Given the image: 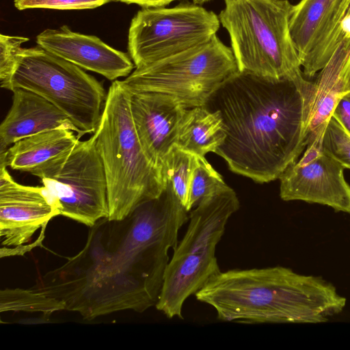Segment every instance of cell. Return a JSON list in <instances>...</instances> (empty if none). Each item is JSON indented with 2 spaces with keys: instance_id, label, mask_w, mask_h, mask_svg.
Instances as JSON below:
<instances>
[{
  "instance_id": "obj_29",
  "label": "cell",
  "mask_w": 350,
  "mask_h": 350,
  "mask_svg": "<svg viewBox=\"0 0 350 350\" xmlns=\"http://www.w3.org/2000/svg\"><path fill=\"white\" fill-rule=\"evenodd\" d=\"M341 79L344 92H350V51L341 72Z\"/></svg>"
},
{
  "instance_id": "obj_8",
  "label": "cell",
  "mask_w": 350,
  "mask_h": 350,
  "mask_svg": "<svg viewBox=\"0 0 350 350\" xmlns=\"http://www.w3.org/2000/svg\"><path fill=\"white\" fill-rule=\"evenodd\" d=\"M239 72L231 47L215 35L203 44L135 68L121 82L131 93L168 94L189 109L204 106L222 83Z\"/></svg>"
},
{
  "instance_id": "obj_30",
  "label": "cell",
  "mask_w": 350,
  "mask_h": 350,
  "mask_svg": "<svg viewBox=\"0 0 350 350\" xmlns=\"http://www.w3.org/2000/svg\"><path fill=\"white\" fill-rule=\"evenodd\" d=\"M212 0H193V3L202 5L205 3L209 2Z\"/></svg>"
},
{
  "instance_id": "obj_20",
  "label": "cell",
  "mask_w": 350,
  "mask_h": 350,
  "mask_svg": "<svg viewBox=\"0 0 350 350\" xmlns=\"http://www.w3.org/2000/svg\"><path fill=\"white\" fill-rule=\"evenodd\" d=\"M65 310L61 301L31 288H6L0 291V311L41 312L51 314Z\"/></svg>"
},
{
  "instance_id": "obj_6",
  "label": "cell",
  "mask_w": 350,
  "mask_h": 350,
  "mask_svg": "<svg viewBox=\"0 0 350 350\" xmlns=\"http://www.w3.org/2000/svg\"><path fill=\"white\" fill-rule=\"evenodd\" d=\"M239 206L235 191L229 187L203 200L190 212L187 229L174 249L155 306L167 318L183 319L187 299L221 271L216 246Z\"/></svg>"
},
{
  "instance_id": "obj_23",
  "label": "cell",
  "mask_w": 350,
  "mask_h": 350,
  "mask_svg": "<svg viewBox=\"0 0 350 350\" xmlns=\"http://www.w3.org/2000/svg\"><path fill=\"white\" fill-rule=\"evenodd\" d=\"M322 149L350 169V135L333 116L326 127Z\"/></svg>"
},
{
  "instance_id": "obj_17",
  "label": "cell",
  "mask_w": 350,
  "mask_h": 350,
  "mask_svg": "<svg viewBox=\"0 0 350 350\" xmlns=\"http://www.w3.org/2000/svg\"><path fill=\"white\" fill-rule=\"evenodd\" d=\"M75 131L56 129L25 137L0 154V161L12 170L41 178L72 151L79 140Z\"/></svg>"
},
{
  "instance_id": "obj_3",
  "label": "cell",
  "mask_w": 350,
  "mask_h": 350,
  "mask_svg": "<svg viewBox=\"0 0 350 350\" xmlns=\"http://www.w3.org/2000/svg\"><path fill=\"white\" fill-rule=\"evenodd\" d=\"M195 295L218 319L243 323H325L346 305L332 284L282 266L220 271Z\"/></svg>"
},
{
  "instance_id": "obj_28",
  "label": "cell",
  "mask_w": 350,
  "mask_h": 350,
  "mask_svg": "<svg viewBox=\"0 0 350 350\" xmlns=\"http://www.w3.org/2000/svg\"><path fill=\"white\" fill-rule=\"evenodd\" d=\"M127 4L135 3L142 8L163 7L176 0H113Z\"/></svg>"
},
{
  "instance_id": "obj_24",
  "label": "cell",
  "mask_w": 350,
  "mask_h": 350,
  "mask_svg": "<svg viewBox=\"0 0 350 350\" xmlns=\"http://www.w3.org/2000/svg\"><path fill=\"white\" fill-rule=\"evenodd\" d=\"M28 38L15 36L0 35V82L1 87L5 88L16 66L23 43Z\"/></svg>"
},
{
  "instance_id": "obj_1",
  "label": "cell",
  "mask_w": 350,
  "mask_h": 350,
  "mask_svg": "<svg viewBox=\"0 0 350 350\" xmlns=\"http://www.w3.org/2000/svg\"><path fill=\"white\" fill-rule=\"evenodd\" d=\"M188 213L167 180L159 197L124 219L98 221L83 248L33 288L86 320L127 310L143 312L157 303L169 251L178 243Z\"/></svg>"
},
{
  "instance_id": "obj_11",
  "label": "cell",
  "mask_w": 350,
  "mask_h": 350,
  "mask_svg": "<svg viewBox=\"0 0 350 350\" xmlns=\"http://www.w3.org/2000/svg\"><path fill=\"white\" fill-rule=\"evenodd\" d=\"M323 136L306 146L301 158L280 175V196L284 201L301 200L350 214V185L345 167L322 149Z\"/></svg>"
},
{
  "instance_id": "obj_18",
  "label": "cell",
  "mask_w": 350,
  "mask_h": 350,
  "mask_svg": "<svg viewBox=\"0 0 350 350\" xmlns=\"http://www.w3.org/2000/svg\"><path fill=\"white\" fill-rule=\"evenodd\" d=\"M350 49L340 44L313 82V94L307 126L308 144L325 131L334 108L345 94L341 72Z\"/></svg>"
},
{
  "instance_id": "obj_26",
  "label": "cell",
  "mask_w": 350,
  "mask_h": 350,
  "mask_svg": "<svg viewBox=\"0 0 350 350\" xmlns=\"http://www.w3.org/2000/svg\"><path fill=\"white\" fill-rule=\"evenodd\" d=\"M332 116L350 135V92H345L340 97Z\"/></svg>"
},
{
  "instance_id": "obj_16",
  "label": "cell",
  "mask_w": 350,
  "mask_h": 350,
  "mask_svg": "<svg viewBox=\"0 0 350 350\" xmlns=\"http://www.w3.org/2000/svg\"><path fill=\"white\" fill-rule=\"evenodd\" d=\"M13 92L12 106L0 125V154L15 142L56 129L79 130L66 115L40 95L23 88Z\"/></svg>"
},
{
  "instance_id": "obj_5",
  "label": "cell",
  "mask_w": 350,
  "mask_h": 350,
  "mask_svg": "<svg viewBox=\"0 0 350 350\" xmlns=\"http://www.w3.org/2000/svg\"><path fill=\"white\" fill-rule=\"evenodd\" d=\"M218 16L230 36L239 71L271 78L303 75L292 38L287 0H224Z\"/></svg>"
},
{
  "instance_id": "obj_12",
  "label": "cell",
  "mask_w": 350,
  "mask_h": 350,
  "mask_svg": "<svg viewBox=\"0 0 350 350\" xmlns=\"http://www.w3.org/2000/svg\"><path fill=\"white\" fill-rule=\"evenodd\" d=\"M342 3L343 0H300L293 6L291 33L305 76H314L336 51Z\"/></svg>"
},
{
  "instance_id": "obj_15",
  "label": "cell",
  "mask_w": 350,
  "mask_h": 350,
  "mask_svg": "<svg viewBox=\"0 0 350 350\" xmlns=\"http://www.w3.org/2000/svg\"><path fill=\"white\" fill-rule=\"evenodd\" d=\"M36 42L47 51L110 81L128 77L135 66L126 53L95 36L72 31L66 25L44 30L37 36Z\"/></svg>"
},
{
  "instance_id": "obj_27",
  "label": "cell",
  "mask_w": 350,
  "mask_h": 350,
  "mask_svg": "<svg viewBox=\"0 0 350 350\" xmlns=\"http://www.w3.org/2000/svg\"><path fill=\"white\" fill-rule=\"evenodd\" d=\"M343 42H350V0H343L336 33L337 48Z\"/></svg>"
},
{
  "instance_id": "obj_13",
  "label": "cell",
  "mask_w": 350,
  "mask_h": 350,
  "mask_svg": "<svg viewBox=\"0 0 350 350\" xmlns=\"http://www.w3.org/2000/svg\"><path fill=\"white\" fill-rule=\"evenodd\" d=\"M0 161V238L4 246L18 247L59 212L46 189L21 185Z\"/></svg>"
},
{
  "instance_id": "obj_7",
  "label": "cell",
  "mask_w": 350,
  "mask_h": 350,
  "mask_svg": "<svg viewBox=\"0 0 350 350\" xmlns=\"http://www.w3.org/2000/svg\"><path fill=\"white\" fill-rule=\"evenodd\" d=\"M33 92L60 109L79 130V137L94 133L107 92L81 68L40 46L22 49L5 89Z\"/></svg>"
},
{
  "instance_id": "obj_19",
  "label": "cell",
  "mask_w": 350,
  "mask_h": 350,
  "mask_svg": "<svg viewBox=\"0 0 350 350\" xmlns=\"http://www.w3.org/2000/svg\"><path fill=\"white\" fill-rule=\"evenodd\" d=\"M226 132L217 111L204 106L187 109L179 125L175 145L196 155L215 152L224 143Z\"/></svg>"
},
{
  "instance_id": "obj_2",
  "label": "cell",
  "mask_w": 350,
  "mask_h": 350,
  "mask_svg": "<svg viewBox=\"0 0 350 350\" xmlns=\"http://www.w3.org/2000/svg\"><path fill=\"white\" fill-rule=\"evenodd\" d=\"M312 94L313 82L304 75L277 79L239 72L204 105L219 113L226 132L215 153L256 182L279 179L308 145Z\"/></svg>"
},
{
  "instance_id": "obj_14",
  "label": "cell",
  "mask_w": 350,
  "mask_h": 350,
  "mask_svg": "<svg viewBox=\"0 0 350 350\" xmlns=\"http://www.w3.org/2000/svg\"><path fill=\"white\" fill-rule=\"evenodd\" d=\"M130 107L139 140L148 159L163 172L187 110L176 98L159 92L131 93Z\"/></svg>"
},
{
  "instance_id": "obj_4",
  "label": "cell",
  "mask_w": 350,
  "mask_h": 350,
  "mask_svg": "<svg viewBox=\"0 0 350 350\" xmlns=\"http://www.w3.org/2000/svg\"><path fill=\"white\" fill-rule=\"evenodd\" d=\"M131 96L121 81L111 83L93 135L105 170L110 220L123 219L142 203L159 197L167 183L162 170L142 147L131 112Z\"/></svg>"
},
{
  "instance_id": "obj_10",
  "label": "cell",
  "mask_w": 350,
  "mask_h": 350,
  "mask_svg": "<svg viewBox=\"0 0 350 350\" xmlns=\"http://www.w3.org/2000/svg\"><path fill=\"white\" fill-rule=\"evenodd\" d=\"M40 180L60 215L90 228L108 217L106 176L93 135L79 140Z\"/></svg>"
},
{
  "instance_id": "obj_25",
  "label": "cell",
  "mask_w": 350,
  "mask_h": 350,
  "mask_svg": "<svg viewBox=\"0 0 350 350\" xmlns=\"http://www.w3.org/2000/svg\"><path fill=\"white\" fill-rule=\"evenodd\" d=\"M113 0H14L19 10L29 8L84 10L100 7Z\"/></svg>"
},
{
  "instance_id": "obj_21",
  "label": "cell",
  "mask_w": 350,
  "mask_h": 350,
  "mask_svg": "<svg viewBox=\"0 0 350 350\" xmlns=\"http://www.w3.org/2000/svg\"><path fill=\"white\" fill-rule=\"evenodd\" d=\"M197 160L198 155L174 145L163 165L165 180L171 183L176 196L187 211L191 182Z\"/></svg>"
},
{
  "instance_id": "obj_22",
  "label": "cell",
  "mask_w": 350,
  "mask_h": 350,
  "mask_svg": "<svg viewBox=\"0 0 350 350\" xmlns=\"http://www.w3.org/2000/svg\"><path fill=\"white\" fill-rule=\"evenodd\" d=\"M229 186L204 157L198 156L189 189L187 211L189 212L203 200L216 195Z\"/></svg>"
},
{
  "instance_id": "obj_9",
  "label": "cell",
  "mask_w": 350,
  "mask_h": 350,
  "mask_svg": "<svg viewBox=\"0 0 350 350\" xmlns=\"http://www.w3.org/2000/svg\"><path fill=\"white\" fill-rule=\"evenodd\" d=\"M219 26L218 15L195 3L143 8L131 22L129 53L141 68L208 41Z\"/></svg>"
}]
</instances>
